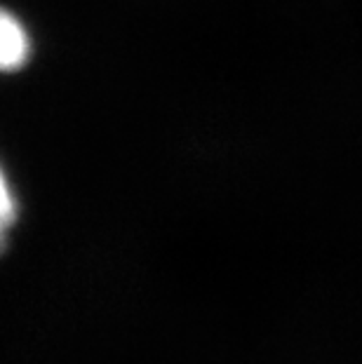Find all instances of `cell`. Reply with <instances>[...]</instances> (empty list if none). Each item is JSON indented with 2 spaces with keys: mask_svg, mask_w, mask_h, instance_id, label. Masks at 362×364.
<instances>
[{
  "mask_svg": "<svg viewBox=\"0 0 362 364\" xmlns=\"http://www.w3.org/2000/svg\"><path fill=\"white\" fill-rule=\"evenodd\" d=\"M19 221V200L3 165H0V254L10 242V235Z\"/></svg>",
  "mask_w": 362,
  "mask_h": 364,
  "instance_id": "2",
  "label": "cell"
},
{
  "mask_svg": "<svg viewBox=\"0 0 362 364\" xmlns=\"http://www.w3.org/2000/svg\"><path fill=\"white\" fill-rule=\"evenodd\" d=\"M33 43L19 17L0 7V71H17L26 66Z\"/></svg>",
  "mask_w": 362,
  "mask_h": 364,
  "instance_id": "1",
  "label": "cell"
}]
</instances>
